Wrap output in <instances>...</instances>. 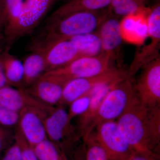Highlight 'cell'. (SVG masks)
Here are the masks:
<instances>
[{
	"mask_svg": "<svg viewBox=\"0 0 160 160\" xmlns=\"http://www.w3.org/2000/svg\"><path fill=\"white\" fill-rule=\"evenodd\" d=\"M14 138L21 150L22 160H38L32 148L17 126L15 130Z\"/></svg>",
	"mask_w": 160,
	"mask_h": 160,
	"instance_id": "27",
	"label": "cell"
},
{
	"mask_svg": "<svg viewBox=\"0 0 160 160\" xmlns=\"http://www.w3.org/2000/svg\"><path fill=\"white\" fill-rule=\"evenodd\" d=\"M127 71L115 67L106 73L85 78L70 80L64 86L58 106L69 105L73 101L95 88L109 83L118 82L127 77Z\"/></svg>",
	"mask_w": 160,
	"mask_h": 160,
	"instance_id": "7",
	"label": "cell"
},
{
	"mask_svg": "<svg viewBox=\"0 0 160 160\" xmlns=\"http://www.w3.org/2000/svg\"><path fill=\"white\" fill-rule=\"evenodd\" d=\"M31 51L23 63L22 86L25 89L35 82L46 72L45 50L36 49Z\"/></svg>",
	"mask_w": 160,
	"mask_h": 160,
	"instance_id": "17",
	"label": "cell"
},
{
	"mask_svg": "<svg viewBox=\"0 0 160 160\" xmlns=\"http://www.w3.org/2000/svg\"><path fill=\"white\" fill-rule=\"evenodd\" d=\"M94 129L96 138L110 160H129L135 154L120 131L115 121L100 123Z\"/></svg>",
	"mask_w": 160,
	"mask_h": 160,
	"instance_id": "8",
	"label": "cell"
},
{
	"mask_svg": "<svg viewBox=\"0 0 160 160\" xmlns=\"http://www.w3.org/2000/svg\"><path fill=\"white\" fill-rule=\"evenodd\" d=\"M109 15L107 9L81 12L58 19H50L42 31L32 40L31 51H46L55 44L77 36L96 32Z\"/></svg>",
	"mask_w": 160,
	"mask_h": 160,
	"instance_id": "1",
	"label": "cell"
},
{
	"mask_svg": "<svg viewBox=\"0 0 160 160\" xmlns=\"http://www.w3.org/2000/svg\"><path fill=\"white\" fill-rule=\"evenodd\" d=\"M133 88L137 97L146 108L160 104V56L142 68Z\"/></svg>",
	"mask_w": 160,
	"mask_h": 160,
	"instance_id": "10",
	"label": "cell"
},
{
	"mask_svg": "<svg viewBox=\"0 0 160 160\" xmlns=\"http://www.w3.org/2000/svg\"><path fill=\"white\" fill-rule=\"evenodd\" d=\"M18 126L32 148L47 139L44 120L49 113L34 108H26L19 112Z\"/></svg>",
	"mask_w": 160,
	"mask_h": 160,
	"instance_id": "12",
	"label": "cell"
},
{
	"mask_svg": "<svg viewBox=\"0 0 160 160\" xmlns=\"http://www.w3.org/2000/svg\"><path fill=\"white\" fill-rule=\"evenodd\" d=\"M147 37L149 42L138 49L127 70V77L132 80L140 69L160 56V5L157 3L152 6L146 18Z\"/></svg>",
	"mask_w": 160,
	"mask_h": 160,
	"instance_id": "5",
	"label": "cell"
},
{
	"mask_svg": "<svg viewBox=\"0 0 160 160\" xmlns=\"http://www.w3.org/2000/svg\"><path fill=\"white\" fill-rule=\"evenodd\" d=\"M134 94L133 84L131 79L126 77L116 84L104 98L83 139H85L100 123L117 119Z\"/></svg>",
	"mask_w": 160,
	"mask_h": 160,
	"instance_id": "4",
	"label": "cell"
},
{
	"mask_svg": "<svg viewBox=\"0 0 160 160\" xmlns=\"http://www.w3.org/2000/svg\"><path fill=\"white\" fill-rule=\"evenodd\" d=\"M70 80L62 77L44 73L26 91L47 106H58L64 86Z\"/></svg>",
	"mask_w": 160,
	"mask_h": 160,
	"instance_id": "11",
	"label": "cell"
},
{
	"mask_svg": "<svg viewBox=\"0 0 160 160\" xmlns=\"http://www.w3.org/2000/svg\"><path fill=\"white\" fill-rule=\"evenodd\" d=\"M9 85L5 78L3 69L2 58V53L0 52V89L4 86Z\"/></svg>",
	"mask_w": 160,
	"mask_h": 160,
	"instance_id": "32",
	"label": "cell"
},
{
	"mask_svg": "<svg viewBox=\"0 0 160 160\" xmlns=\"http://www.w3.org/2000/svg\"><path fill=\"white\" fill-rule=\"evenodd\" d=\"M52 0H26L17 17L4 28L2 36L5 48L10 49L17 41L30 35L39 24Z\"/></svg>",
	"mask_w": 160,
	"mask_h": 160,
	"instance_id": "3",
	"label": "cell"
},
{
	"mask_svg": "<svg viewBox=\"0 0 160 160\" xmlns=\"http://www.w3.org/2000/svg\"><path fill=\"white\" fill-rule=\"evenodd\" d=\"M103 86L95 88L88 93L75 100L69 105L70 107L68 112V115L70 121L74 118L83 114L87 110L95 94L100 87Z\"/></svg>",
	"mask_w": 160,
	"mask_h": 160,
	"instance_id": "25",
	"label": "cell"
},
{
	"mask_svg": "<svg viewBox=\"0 0 160 160\" xmlns=\"http://www.w3.org/2000/svg\"><path fill=\"white\" fill-rule=\"evenodd\" d=\"M44 126L48 139L60 145L72 144L81 136L77 127L72 124L63 106H58L46 116Z\"/></svg>",
	"mask_w": 160,
	"mask_h": 160,
	"instance_id": "9",
	"label": "cell"
},
{
	"mask_svg": "<svg viewBox=\"0 0 160 160\" xmlns=\"http://www.w3.org/2000/svg\"><path fill=\"white\" fill-rule=\"evenodd\" d=\"M2 160H22L21 150L17 143L9 148Z\"/></svg>",
	"mask_w": 160,
	"mask_h": 160,
	"instance_id": "30",
	"label": "cell"
},
{
	"mask_svg": "<svg viewBox=\"0 0 160 160\" xmlns=\"http://www.w3.org/2000/svg\"><path fill=\"white\" fill-rule=\"evenodd\" d=\"M120 81L109 83L100 87L92 98L87 110L83 114L78 117L77 127L81 137H83L86 130L94 119L100 105L106 94L113 86Z\"/></svg>",
	"mask_w": 160,
	"mask_h": 160,
	"instance_id": "20",
	"label": "cell"
},
{
	"mask_svg": "<svg viewBox=\"0 0 160 160\" xmlns=\"http://www.w3.org/2000/svg\"><path fill=\"white\" fill-rule=\"evenodd\" d=\"M69 1H70V0H66V2H68Z\"/></svg>",
	"mask_w": 160,
	"mask_h": 160,
	"instance_id": "35",
	"label": "cell"
},
{
	"mask_svg": "<svg viewBox=\"0 0 160 160\" xmlns=\"http://www.w3.org/2000/svg\"><path fill=\"white\" fill-rule=\"evenodd\" d=\"M33 149L38 160H60L56 147L48 139L36 145Z\"/></svg>",
	"mask_w": 160,
	"mask_h": 160,
	"instance_id": "26",
	"label": "cell"
},
{
	"mask_svg": "<svg viewBox=\"0 0 160 160\" xmlns=\"http://www.w3.org/2000/svg\"><path fill=\"white\" fill-rule=\"evenodd\" d=\"M9 51V49L5 48L2 56L3 69L6 81L9 86L16 88H23V63L10 53Z\"/></svg>",
	"mask_w": 160,
	"mask_h": 160,
	"instance_id": "21",
	"label": "cell"
},
{
	"mask_svg": "<svg viewBox=\"0 0 160 160\" xmlns=\"http://www.w3.org/2000/svg\"><path fill=\"white\" fill-rule=\"evenodd\" d=\"M86 146V160H110L95 137L92 131L83 140Z\"/></svg>",
	"mask_w": 160,
	"mask_h": 160,
	"instance_id": "24",
	"label": "cell"
},
{
	"mask_svg": "<svg viewBox=\"0 0 160 160\" xmlns=\"http://www.w3.org/2000/svg\"><path fill=\"white\" fill-rule=\"evenodd\" d=\"M82 57H92L102 52V42L98 32L80 35L71 38Z\"/></svg>",
	"mask_w": 160,
	"mask_h": 160,
	"instance_id": "23",
	"label": "cell"
},
{
	"mask_svg": "<svg viewBox=\"0 0 160 160\" xmlns=\"http://www.w3.org/2000/svg\"><path fill=\"white\" fill-rule=\"evenodd\" d=\"M121 20L108 15L99 29L102 52L111 56L113 62L118 58L123 38L121 29Z\"/></svg>",
	"mask_w": 160,
	"mask_h": 160,
	"instance_id": "14",
	"label": "cell"
},
{
	"mask_svg": "<svg viewBox=\"0 0 160 160\" xmlns=\"http://www.w3.org/2000/svg\"><path fill=\"white\" fill-rule=\"evenodd\" d=\"M19 119V113L10 110L0 104V125L11 129L17 126Z\"/></svg>",
	"mask_w": 160,
	"mask_h": 160,
	"instance_id": "28",
	"label": "cell"
},
{
	"mask_svg": "<svg viewBox=\"0 0 160 160\" xmlns=\"http://www.w3.org/2000/svg\"><path fill=\"white\" fill-rule=\"evenodd\" d=\"M0 104L18 112L30 108L49 113L54 108L40 102L29 94L25 88H16L9 85L0 89Z\"/></svg>",
	"mask_w": 160,
	"mask_h": 160,
	"instance_id": "13",
	"label": "cell"
},
{
	"mask_svg": "<svg viewBox=\"0 0 160 160\" xmlns=\"http://www.w3.org/2000/svg\"><path fill=\"white\" fill-rule=\"evenodd\" d=\"M148 0H112L108 9L109 14L122 20L130 15L148 14Z\"/></svg>",
	"mask_w": 160,
	"mask_h": 160,
	"instance_id": "19",
	"label": "cell"
},
{
	"mask_svg": "<svg viewBox=\"0 0 160 160\" xmlns=\"http://www.w3.org/2000/svg\"><path fill=\"white\" fill-rule=\"evenodd\" d=\"M75 154V160H86V146L84 142L82 145H80Z\"/></svg>",
	"mask_w": 160,
	"mask_h": 160,
	"instance_id": "31",
	"label": "cell"
},
{
	"mask_svg": "<svg viewBox=\"0 0 160 160\" xmlns=\"http://www.w3.org/2000/svg\"><path fill=\"white\" fill-rule=\"evenodd\" d=\"M81 57L77 47L70 40L57 43L45 51L46 72L66 66Z\"/></svg>",
	"mask_w": 160,
	"mask_h": 160,
	"instance_id": "15",
	"label": "cell"
},
{
	"mask_svg": "<svg viewBox=\"0 0 160 160\" xmlns=\"http://www.w3.org/2000/svg\"><path fill=\"white\" fill-rule=\"evenodd\" d=\"M112 0H70L58 8L49 18H61L78 12L107 9Z\"/></svg>",
	"mask_w": 160,
	"mask_h": 160,
	"instance_id": "18",
	"label": "cell"
},
{
	"mask_svg": "<svg viewBox=\"0 0 160 160\" xmlns=\"http://www.w3.org/2000/svg\"><path fill=\"white\" fill-rule=\"evenodd\" d=\"M129 160H160V157L145 155L136 153Z\"/></svg>",
	"mask_w": 160,
	"mask_h": 160,
	"instance_id": "33",
	"label": "cell"
},
{
	"mask_svg": "<svg viewBox=\"0 0 160 160\" xmlns=\"http://www.w3.org/2000/svg\"><path fill=\"white\" fill-rule=\"evenodd\" d=\"M109 55L102 52L98 55L82 57L68 65L45 72V74L62 77L69 80L78 78L92 77L106 73L115 68Z\"/></svg>",
	"mask_w": 160,
	"mask_h": 160,
	"instance_id": "6",
	"label": "cell"
},
{
	"mask_svg": "<svg viewBox=\"0 0 160 160\" xmlns=\"http://www.w3.org/2000/svg\"><path fill=\"white\" fill-rule=\"evenodd\" d=\"M146 14L130 15L121 21L123 40L129 42L142 44L147 37Z\"/></svg>",
	"mask_w": 160,
	"mask_h": 160,
	"instance_id": "16",
	"label": "cell"
},
{
	"mask_svg": "<svg viewBox=\"0 0 160 160\" xmlns=\"http://www.w3.org/2000/svg\"><path fill=\"white\" fill-rule=\"evenodd\" d=\"M147 108L133 95L119 117L116 120L123 136L135 152L156 156L149 147L147 125Z\"/></svg>",
	"mask_w": 160,
	"mask_h": 160,
	"instance_id": "2",
	"label": "cell"
},
{
	"mask_svg": "<svg viewBox=\"0 0 160 160\" xmlns=\"http://www.w3.org/2000/svg\"><path fill=\"white\" fill-rule=\"evenodd\" d=\"M13 138L14 134L10 129L0 125V152Z\"/></svg>",
	"mask_w": 160,
	"mask_h": 160,
	"instance_id": "29",
	"label": "cell"
},
{
	"mask_svg": "<svg viewBox=\"0 0 160 160\" xmlns=\"http://www.w3.org/2000/svg\"><path fill=\"white\" fill-rule=\"evenodd\" d=\"M5 19V0H0V35Z\"/></svg>",
	"mask_w": 160,
	"mask_h": 160,
	"instance_id": "34",
	"label": "cell"
},
{
	"mask_svg": "<svg viewBox=\"0 0 160 160\" xmlns=\"http://www.w3.org/2000/svg\"><path fill=\"white\" fill-rule=\"evenodd\" d=\"M147 125L150 150L160 156V104L147 108Z\"/></svg>",
	"mask_w": 160,
	"mask_h": 160,
	"instance_id": "22",
	"label": "cell"
}]
</instances>
